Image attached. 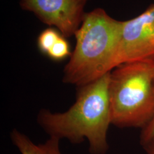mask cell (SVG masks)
<instances>
[{
    "mask_svg": "<svg viewBox=\"0 0 154 154\" xmlns=\"http://www.w3.org/2000/svg\"><path fill=\"white\" fill-rule=\"evenodd\" d=\"M13 143L21 154H62L60 139L50 137L44 143L35 144L21 132L14 130L11 134Z\"/></svg>",
    "mask_w": 154,
    "mask_h": 154,
    "instance_id": "6",
    "label": "cell"
},
{
    "mask_svg": "<svg viewBox=\"0 0 154 154\" xmlns=\"http://www.w3.org/2000/svg\"><path fill=\"white\" fill-rule=\"evenodd\" d=\"M87 0H21L22 9L33 12L45 24L54 26L65 37L75 35L85 15Z\"/></svg>",
    "mask_w": 154,
    "mask_h": 154,
    "instance_id": "5",
    "label": "cell"
},
{
    "mask_svg": "<svg viewBox=\"0 0 154 154\" xmlns=\"http://www.w3.org/2000/svg\"><path fill=\"white\" fill-rule=\"evenodd\" d=\"M110 72L82 87L75 103L65 112L42 110L39 124L50 135L79 144L88 140L91 154H105L109 146L107 132L111 124L109 98Z\"/></svg>",
    "mask_w": 154,
    "mask_h": 154,
    "instance_id": "1",
    "label": "cell"
},
{
    "mask_svg": "<svg viewBox=\"0 0 154 154\" xmlns=\"http://www.w3.org/2000/svg\"><path fill=\"white\" fill-rule=\"evenodd\" d=\"M122 25L101 8L85 13L74 35L76 45L65 67L63 82L82 87L114 70Z\"/></svg>",
    "mask_w": 154,
    "mask_h": 154,
    "instance_id": "2",
    "label": "cell"
},
{
    "mask_svg": "<svg viewBox=\"0 0 154 154\" xmlns=\"http://www.w3.org/2000/svg\"><path fill=\"white\" fill-rule=\"evenodd\" d=\"M143 147L147 154H154V136L143 145Z\"/></svg>",
    "mask_w": 154,
    "mask_h": 154,
    "instance_id": "10",
    "label": "cell"
},
{
    "mask_svg": "<svg viewBox=\"0 0 154 154\" xmlns=\"http://www.w3.org/2000/svg\"><path fill=\"white\" fill-rule=\"evenodd\" d=\"M61 35L53 28H48L41 33L38 38V46L39 50L47 54Z\"/></svg>",
    "mask_w": 154,
    "mask_h": 154,
    "instance_id": "7",
    "label": "cell"
},
{
    "mask_svg": "<svg viewBox=\"0 0 154 154\" xmlns=\"http://www.w3.org/2000/svg\"><path fill=\"white\" fill-rule=\"evenodd\" d=\"M71 54L68 41L65 37L61 35L50 50L47 55L51 60L58 61L65 59L68 56L71 55Z\"/></svg>",
    "mask_w": 154,
    "mask_h": 154,
    "instance_id": "8",
    "label": "cell"
},
{
    "mask_svg": "<svg viewBox=\"0 0 154 154\" xmlns=\"http://www.w3.org/2000/svg\"></svg>",
    "mask_w": 154,
    "mask_h": 154,
    "instance_id": "11",
    "label": "cell"
},
{
    "mask_svg": "<svg viewBox=\"0 0 154 154\" xmlns=\"http://www.w3.org/2000/svg\"><path fill=\"white\" fill-rule=\"evenodd\" d=\"M154 136V116L149 123L141 129L140 142L143 146Z\"/></svg>",
    "mask_w": 154,
    "mask_h": 154,
    "instance_id": "9",
    "label": "cell"
},
{
    "mask_svg": "<svg viewBox=\"0 0 154 154\" xmlns=\"http://www.w3.org/2000/svg\"><path fill=\"white\" fill-rule=\"evenodd\" d=\"M154 4L138 16L123 21L116 67L125 63L154 60Z\"/></svg>",
    "mask_w": 154,
    "mask_h": 154,
    "instance_id": "4",
    "label": "cell"
},
{
    "mask_svg": "<svg viewBox=\"0 0 154 154\" xmlns=\"http://www.w3.org/2000/svg\"><path fill=\"white\" fill-rule=\"evenodd\" d=\"M111 124L142 129L154 116V60L128 62L110 72Z\"/></svg>",
    "mask_w": 154,
    "mask_h": 154,
    "instance_id": "3",
    "label": "cell"
}]
</instances>
